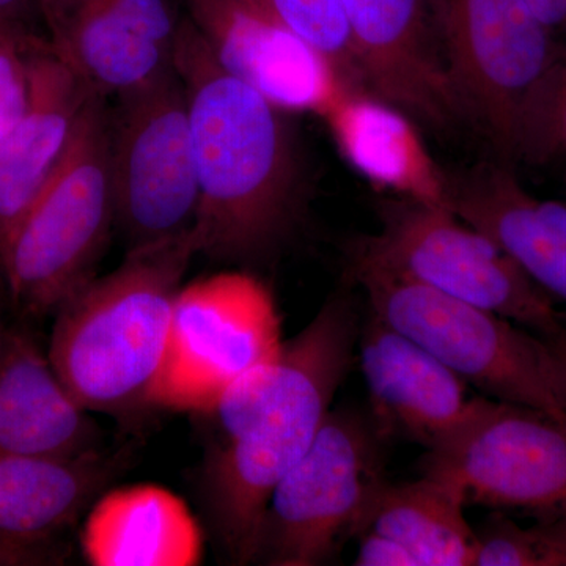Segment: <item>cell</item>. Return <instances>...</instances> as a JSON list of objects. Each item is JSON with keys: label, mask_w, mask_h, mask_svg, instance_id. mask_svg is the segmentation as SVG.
<instances>
[{"label": "cell", "mask_w": 566, "mask_h": 566, "mask_svg": "<svg viewBox=\"0 0 566 566\" xmlns=\"http://www.w3.org/2000/svg\"><path fill=\"white\" fill-rule=\"evenodd\" d=\"M357 337L352 300L331 297L273 363L238 379L211 409L219 438L200 469L199 494L216 542L234 564H253L271 494L326 422Z\"/></svg>", "instance_id": "6da1fadb"}, {"label": "cell", "mask_w": 566, "mask_h": 566, "mask_svg": "<svg viewBox=\"0 0 566 566\" xmlns=\"http://www.w3.org/2000/svg\"><path fill=\"white\" fill-rule=\"evenodd\" d=\"M172 62L191 120L199 253L216 262H266L305 210L303 158L290 114L221 69L189 20L181 21Z\"/></svg>", "instance_id": "7a4b0ae2"}, {"label": "cell", "mask_w": 566, "mask_h": 566, "mask_svg": "<svg viewBox=\"0 0 566 566\" xmlns=\"http://www.w3.org/2000/svg\"><path fill=\"white\" fill-rule=\"evenodd\" d=\"M196 255L193 230L132 249L59 305L48 357L85 411L126 422L156 408L175 300Z\"/></svg>", "instance_id": "3957f363"}, {"label": "cell", "mask_w": 566, "mask_h": 566, "mask_svg": "<svg viewBox=\"0 0 566 566\" xmlns=\"http://www.w3.org/2000/svg\"><path fill=\"white\" fill-rule=\"evenodd\" d=\"M111 114L93 93L69 150L0 253L11 300L29 314L57 311L95 277L115 223Z\"/></svg>", "instance_id": "277c9868"}, {"label": "cell", "mask_w": 566, "mask_h": 566, "mask_svg": "<svg viewBox=\"0 0 566 566\" xmlns=\"http://www.w3.org/2000/svg\"><path fill=\"white\" fill-rule=\"evenodd\" d=\"M370 311L486 397L566 416V368L543 335L398 275L349 263Z\"/></svg>", "instance_id": "5b68a950"}, {"label": "cell", "mask_w": 566, "mask_h": 566, "mask_svg": "<svg viewBox=\"0 0 566 566\" xmlns=\"http://www.w3.org/2000/svg\"><path fill=\"white\" fill-rule=\"evenodd\" d=\"M381 227L349 252L376 268L485 308L538 335L560 333L564 314L485 233L441 205L390 197Z\"/></svg>", "instance_id": "8992f818"}, {"label": "cell", "mask_w": 566, "mask_h": 566, "mask_svg": "<svg viewBox=\"0 0 566 566\" xmlns=\"http://www.w3.org/2000/svg\"><path fill=\"white\" fill-rule=\"evenodd\" d=\"M371 420L331 411L314 444L274 488L253 564H326L356 536L365 506L385 480Z\"/></svg>", "instance_id": "52a82bcc"}, {"label": "cell", "mask_w": 566, "mask_h": 566, "mask_svg": "<svg viewBox=\"0 0 566 566\" xmlns=\"http://www.w3.org/2000/svg\"><path fill=\"white\" fill-rule=\"evenodd\" d=\"M281 316L255 275L229 271L182 285L155 406L208 412L249 371L281 354Z\"/></svg>", "instance_id": "ba28073f"}, {"label": "cell", "mask_w": 566, "mask_h": 566, "mask_svg": "<svg viewBox=\"0 0 566 566\" xmlns=\"http://www.w3.org/2000/svg\"><path fill=\"white\" fill-rule=\"evenodd\" d=\"M115 223L128 251L192 232L199 181L188 98L175 69L111 114Z\"/></svg>", "instance_id": "9c48e42d"}, {"label": "cell", "mask_w": 566, "mask_h": 566, "mask_svg": "<svg viewBox=\"0 0 566 566\" xmlns=\"http://www.w3.org/2000/svg\"><path fill=\"white\" fill-rule=\"evenodd\" d=\"M423 475L472 502L549 515L566 504V416L474 398L455 430L427 450Z\"/></svg>", "instance_id": "30bf717a"}, {"label": "cell", "mask_w": 566, "mask_h": 566, "mask_svg": "<svg viewBox=\"0 0 566 566\" xmlns=\"http://www.w3.org/2000/svg\"><path fill=\"white\" fill-rule=\"evenodd\" d=\"M450 73L469 122L512 163L517 115L560 39L526 0H433Z\"/></svg>", "instance_id": "8fae6325"}, {"label": "cell", "mask_w": 566, "mask_h": 566, "mask_svg": "<svg viewBox=\"0 0 566 566\" xmlns=\"http://www.w3.org/2000/svg\"><path fill=\"white\" fill-rule=\"evenodd\" d=\"M365 91L438 134L471 125L433 0H342Z\"/></svg>", "instance_id": "7c38bea8"}, {"label": "cell", "mask_w": 566, "mask_h": 566, "mask_svg": "<svg viewBox=\"0 0 566 566\" xmlns=\"http://www.w3.org/2000/svg\"><path fill=\"white\" fill-rule=\"evenodd\" d=\"M188 7L221 69L279 109L323 117L349 87L333 63L256 0H188Z\"/></svg>", "instance_id": "4fadbf2b"}, {"label": "cell", "mask_w": 566, "mask_h": 566, "mask_svg": "<svg viewBox=\"0 0 566 566\" xmlns=\"http://www.w3.org/2000/svg\"><path fill=\"white\" fill-rule=\"evenodd\" d=\"M125 449L76 457L0 460V565L44 564L109 490L129 461Z\"/></svg>", "instance_id": "5bb4252c"}, {"label": "cell", "mask_w": 566, "mask_h": 566, "mask_svg": "<svg viewBox=\"0 0 566 566\" xmlns=\"http://www.w3.org/2000/svg\"><path fill=\"white\" fill-rule=\"evenodd\" d=\"M371 423L385 438L431 449L471 408L465 382L419 344L370 311L357 337Z\"/></svg>", "instance_id": "9a60e30c"}, {"label": "cell", "mask_w": 566, "mask_h": 566, "mask_svg": "<svg viewBox=\"0 0 566 566\" xmlns=\"http://www.w3.org/2000/svg\"><path fill=\"white\" fill-rule=\"evenodd\" d=\"M446 207L490 237L551 300L566 304V203L538 199L512 164L447 175Z\"/></svg>", "instance_id": "2e32d148"}, {"label": "cell", "mask_w": 566, "mask_h": 566, "mask_svg": "<svg viewBox=\"0 0 566 566\" xmlns=\"http://www.w3.org/2000/svg\"><path fill=\"white\" fill-rule=\"evenodd\" d=\"M28 63V109L0 142V253L57 169L95 93L54 54L50 41L40 40Z\"/></svg>", "instance_id": "e0dca14e"}, {"label": "cell", "mask_w": 566, "mask_h": 566, "mask_svg": "<svg viewBox=\"0 0 566 566\" xmlns=\"http://www.w3.org/2000/svg\"><path fill=\"white\" fill-rule=\"evenodd\" d=\"M99 428L69 392L48 354L28 335L0 349V460L76 457L99 449Z\"/></svg>", "instance_id": "ac0fdd59"}, {"label": "cell", "mask_w": 566, "mask_h": 566, "mask_svg": "<svg viewBox=\"0 0 566 566\" xmlns=\"http://www.w3.org/2000/svg\"><path fill=\"white\" fill-rule=\"evenodd\" d=\"M322 118L345 161L379 191L446 207L447 174L403 111L348 87Z\"/></svg>", "instance_id": "d6986e66"}, {"label": "cell", "mask_w": 566, "mask_h": 566, "mask_svg": "<svg viewBox=\"0 0 566 566\" xmlns=\"http://www.w3.org/2000/svg\"><path fill=\"white\" fill-rule=\"evenodd\" d=\"M81 547L95 566H193L202 562L203 534L181 497L142 483L106 490L93 502Z\"/></svg>", "instance_id": "ffe728a7"}, {"label": "cell", "mask_w": 566, "mask_h": 566, "mask_svg": "<svg viewBox=\"0 0 566 566\" xmlns=\"http://www.w3.org/2000/svg\"><path fill=\"white\" fill-rule=\"evenodd\" d=\"M43 18L54 54L104 98L132 95L174 69L172 52L93 0H46Z\"/></svg>", "instance_id": "44dd1931"}, {"label": "cell", "mask_w": 566, "mask_h": 566, "mask_svg": "<svg viewBox=\"0 0 566 566\" xmlns=\"http://www.w3.org/2000/svg\"><path fill=\"white\" fill-rule=\"evenodd\" d=\"M465 504L461 488L436 476L408 483L382 480L365 506L357 534L375 531L389 536L419 566H469L476 534L465 520Z\"/></svg>", "instance_id": "7402d4cb"}, {"label": "cell", "mask_w": 566, "mask_h": 566, "mask_svg": "<svg viewBox=\"0 0 566 566\" xmlns=\"http://www.w3.org/2000/svg\"><path fill=\"white\" fill-rule=\"evenodd\" d=\"M566 166V43L528 92L517 115L512 163Z\"/></svg>", "instance_id": "603a6c76"}, {"label": "cell", "mask_w": 566, "mask_h": 566, "mask_svg": "<svg viewBox=\"0 0 566 566\" xmlns=\"http://www.w3.org/2000/svg\"><path fill=\"white\" fill-rule=\"evenodd\" d=\"M256 2L333 63L334 69L349 87L364 88L356 61H354L352 36H349L342 0H256Z\"/></svg>", "instance_id": "cb8c5ba5"}, {"label": "cell", "mask_w": 566, "mask_h": 566, "mask_svg": "<svg viewBox=\"0 0 566 566\" xmlns=\"http://www.w3.org/2000/svg\"><path fill=\"white\" fill-rule=\"evenodd\" d=\"M475 566H551L549 551L538 528L521 527L506 517H493L476 534Z\"/></svg>", "instance_id": "d4e9b609"}, {"label": "cell", "mask_w": 566, "mask_h": 566, "mask_svg": "<svg viewBox=\"0 0 566 566\" xmlns=\"http://www.w3.org/2000/svg\"><path fill=\"white\" fill-rule=\"evenodd\" d=\"M39 41L29 32L0 41V142L13 132L28 109V59Z\"/></svg>", "instance_id": "484cf974"}, {"label": "cell", "mask_w": 566, "mask_h": 566, "mask_svg": "<svg viewBox=\"0 0 566 566\" xmlns=\"http://www.w3.org/2000/svg\"><path fill=\"white\" fill-rule=\"evenodd\" d=\"M115 17L125 21L139 35L172 52L180 31L178 22L166 0H93Z\"/></svg>", "instance_id": "4316f807"}, {"label": "cell", "mask_w": 566, "mask_h": 566, "mask_svg": "<svg viewBox=\"0 0 566 566\" xmlns=\"http://www.w3.org/2000/svg\"><path fill=\"white\" fill-rule=\"evenodd\" d=\"M359 542L357 566H419L417 560L405 546L389 536L375 531H363L356 535Z\"/></svg>", "instance_id": "83f0119b"}, {"label": "cell", "mask_w": 566, "mask_h": 566, "mask_svg": "<svg viewBox=\"0 0 566 566\" xmlns=\"http://www.w3.org/2000/svg\"><path fill=\"white\" fill-rule=\"evenodd\" d=\"M536 528L549 551L551 566H566V504L546 515Z\"/></svg>", "instance_id": "f1b7e54d"}, {"label": "cell", "mask_w": 566, "mask_h": 566, "mask_svg": "<svg viewBox=\"0 0 566 566\" xmlns=\"http://www.w3.org/2000/svg\"><path fill=\"white\" fill-rule=\"evenodd\" d=\"M535 17L556 36L566 35V0H526Z\"/></svg>", "instance_id": "f546056e"}, {"label": "cell", "mask_w": 566, "mask_h": 566, "mask_svg": "<svg viewBox=\"0 0 566 566\" xmlns=\"http://www.w3.org/2000/svg\"><path fill=\"white\" fill-rule=\"evenodd\" d=\"M44 3L46 0H0V17L21 22L22 14L32 10L43 17Z\"/></svg>", "instance_id": "4dcf8cb0"}, {"label": "cell", "mask_w": 566, "mask_h": 566, "mask_svg": "<svg viewBox=\"0 0 566 566\" xmlns=\"http://www.w3.org/2000/svg\"><path fill=\"white\" fill-rule=\"evenodd\" d=\"M24 25L22 22L9 20V18L0 17V41H6L9 39H14V36H20L22 33H25Z\"/></svg>", "instance_id": "1f68e13d"}, {"label": "cell", "mask_w": 566, "mask_h": 566, "mask_svg": "<svg viewBox=\"0 0 566 566\" xmlns=\"http://www.w3.org/2000/svg\"><path fill=\"white\" fill-rule=\"evenodd\" d=\"M547 342H549L551 348L554 349V353L557 354L560 363L564 364L566 368V326L560 333H556L553 335H543Z\"/></svg>", "instance_id": "d6a6232c"}, {"label": "cell", "mask_w": 566, "mask_h": 566, "mask_svg": "<svg viewBox=\"0 0 566 566\" xmlns=\"http://www.w3.org/2000/svg\"><path fill=\"white\" fill-rule=\"evenodd\" d=\"M2 344H3V334L0 333V349H2Z\"/></svg>", "instance_id": "836d02e7"}, {"label": "cell", "mask_w": 566, "mask_h": 566, "mask_svg": "<svg viewBox=\"0 0 566 566\" xmlns=\"http://www.w3.org/2000/svg\"><path fill=\"white\" fill-rule=\"evenodd\" d=\"M564 319H565V326H566V314H564Z\"/></svg>", "instance_id": "e575fe53"}, {"label": "cell", "mask_w": 566, "mask_h": 566, "mask_svg": "<svg viewBox=\"0 0 566 566\" xmlns=\"http://www.w3.org/2000/svg\"><path fill=\"white\" fill-rule=\"evenodd\" d=\"M0 275H2V268H0Z\"/></svg>", "instance_id": "d590c367"}]
</instances>
